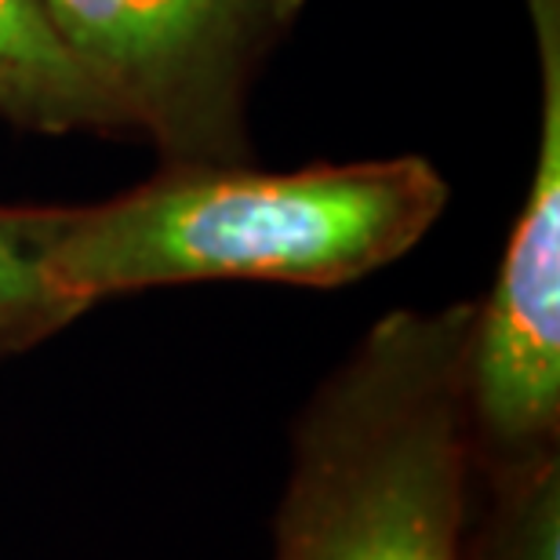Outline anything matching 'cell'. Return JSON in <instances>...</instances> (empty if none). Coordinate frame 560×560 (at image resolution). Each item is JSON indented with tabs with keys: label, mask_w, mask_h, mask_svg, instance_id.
Segmentation results:
<instances>
[{
	"label": "cell",
	"mask_w": 560,
	"mask_h": 560,
	"mask_svg": "<svg viewBox=\"0 0 560 560\" xmlns=\"http://www.w3.org/2000/svg\"><path fill=\"white\" fill-rule=\"evenodd\" d=\"M477 302L394 310L291 425L270 560H466Z\"/></svg>",
	"instance_id": "obj_1"
},
{
	"label": "cell",
	"mask_w": 560,
	"mask_h": 560,
	"mask_svg": "<svg viewBox=\"0 0 560 560\" xmlns=\"http://www.w3.org/2000/svg\"><path fill=\"white\" fill-rule=\"evenodd\" d=\"M444 205L447 183L422 156L299 172L183 164L55 211L51 266L84 302L186 280L335 288L416 248Z\"/></svg>",
	"instance_id": "obj_2"
},
{
	"label": "cell",
	"mask_w": 560,
	"mask_h": 560,
	"mask_svg": "<svg viewBox=\"0 0 560 560\" xmlns=\"http://www.w3.org/2000/svg\"><path fill=\"white\" fill-rule=\"evenodd\" d=\"M295 0H44L62 44L125 125L183 164H226L255 51Z\"/></svg>",
	"instance_id": "obj_3"
},
{
	"label": "cell",
	"mask_w": 560,
	"mask_h": 560,
	"mask_svg": "<svg viewBox=\"0 0 560 560\" xmlns=\"http://www.w3.org/2000/svg\"><path fill=\"white\" fill-rule=\"evenodd\" d=\"M532 15L542 48V136L469 342L477 474L560 452V0H532Z\"/></svg>",
	"instance_id": "obj_4"
},
{
	"label": "cell",
	"mask_w": 560,
	"mask_h": 560,
	"mask_svg": "<svg viewBox=\"0 0 560 560\" xmlns=\"http://www.w3.org/2000/svg\"><path fill=\"white\" fill-rule=\"evenodd\" d=\"M0 114L40 131L125 125L62 44L44 0H0Z\"/></svg>",
	"instance_id": "obj_5"
},
{
	"label": "cell",
	"mask_w": 560,
	"mask_h": 560,
	"mask_svg": "<svg viewBox=\"0 0 560 560\" xmlns=\"http://www.w3.org/2000/svg\"><path fill=\"white\" fill-rule=\"evenodd\" d=\"M59 208H0V361L59 335L92 306L51 266Z\"/></svg>",
	"instance_id": "obj_6"
},
{
	"label": "cell",
	"mask_w": 560,
	"mask_h": 560,
	"mask_svg": "<svg viewBox=\"0 0 560 560\" xmlns=\"http://www.w3.org/2000/svg\"><path fill=\"white\" fill-rule=\"evenodd\" d=\"M485 513L469 524L466 560H560V458L477 474Z\"/></svg>",
	"instance_id": "obj_7"
}]
</instances>
